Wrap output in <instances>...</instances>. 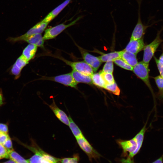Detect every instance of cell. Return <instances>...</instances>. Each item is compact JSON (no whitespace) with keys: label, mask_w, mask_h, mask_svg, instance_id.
I'll return each instance as SVG.
<instances>
[{"label":"cell","mask_w":163,"mask_h":163,"mask_svg":"<svg viewBox=\"0 0 163 163\" xmlns=\"http://www.w3.org/2000/svg\"><path fill=\"white\" fill-rule=\"evenodd\" d=\"M132 71L149 88L152 94L155 105V95L149 80L150 69L149 64L145 63L142 61L138 62L133 67Z\"/></svg>","instance_id":"cell-1"},{"label":"cell","mask_w":163,"mask_h":163,"mask_svg":"<svg viewBox=\"0 0 163 163\" xmlns=\"http://www.w3.org/2000/svg\"><path fill=\"white\" fill-rule=\"evenodd\" d=\"M163 29V28L158 31L154 40L144 47L142 60L144 62L149 64L158 46L163 42V39L160 37V34Z\"/></svg>","instance_id":"cell-2"},{"label":"cell","mask_w":163,"mask_h":163,"mask_svg":"<svg viewBox=\"0 0 163 163\" xmlns=\"http://www.w3.org/2000/svg\"><path fill=\"white\" fill-rule=\"evenodd\" d=\"M77 143L80 148L88 157L91 161L93 159H97L101 155L91 146L84 136L76 139Z\"/></svg>","instance_id":"cell-3"},{"label":"cell","mask_w":163,"mask_h":163,"mask_svg":"<svg viewBox=\"0 0 163 163\" xmlns=\"http://www.w3.org/2000/svg\"><path fill=\"white\" fill-rule=\"evenodd\" d=\"M49 23L42 20L24 34L17 37H9L7 40L9 42L15 43L20 41L22 39L29 36L36 34H41L45 30Z\"/></svg>","instance_id":"cell-4"},{"label":"cell","mask_w":163,"mask_h":163,"mask_svg":"<svg viewBox=\"0 0 163 163\" xmlns=\"http://www.w3.org/2000/svg\"><path fill=\"white\" fill-rule=\"evenodd\" d=\"M80 18V17H79L67 24H61L47 29L43 37L44 39L46 40L55 38L67 28L74 25Z\"/></svg>","instance_id":"cell-5"},{"label":"cell","mask_w":163,"mask_h":163,"mask_svg":"<svg viewBox=\"0 0 163 163\" xmlns=\"http://www.w3.org/2000/svg\"><path fill=\"white\" fill-rule=\"evenodd\" d=\"M57 57L70 66L73 70L90 76L94 73V71L92 68L84 61H71L61 57L58 56Z\"/></svg>","instance_id":"cell-6"},{"label":"cell","mask_w":163,"mask_h":163,"mask_svg":"<svg viewBox=\"0 0 163 163\" xmlns=\"http://www.w3.org/2000/svg\"><path fill=\"white\" fill-rule=\"evenodd\" d=\"M41 79L54 81L66 86L77 88L78 83L74 80L71 73L52 77H43Z\"/></svg>","instance_id":"cell-7"},{"label":"cell","mask_w":163,"mask_h":163,"mask_svg":"<svg viewBox=\"0 0 163 163\" xmlns=\"http://www.w3.org/2000/svg\"><path fill=\"white\" fill-rule=\"evenodd\" d=\"M84 61L89 65L96 72L100 66L102 62L98 57L95 56L88 53L86 51L77 46Z\"/></svg>","instance_id":"cell-8"},{"label":"cell","mask_w":163,"mask_h":163,"mask_svg":"<svg viewBox=\"0 0 163 163\" xmlns=\"http://www.w3.org/2000/svg\"><path fill=\"white\" fill-rule=\"evenodd\" d=\"M150 26L145 25L142 23L139 9L137 22L133 31L130 39L137 40L142 38L146 29Z\"/></svg>","instance_id":"cell-9"},{"label":"cell","mask_w":163,"mask_h":163,"mask_svg":"<svg viewBox=\"0 0 163 163\" xmlns=\"http://www.w3.org/2000/svg\"><path fill=\"white\" fill-rule=\"evenodd\" d=\"M145 46L143 37L137 40L130 39L124 50L136 55L143 50Z\"/></svg>","instance_id":"cell-10"},{"label":"cell","mask_w":163,"mask_h":163,"mask_svg":"<svg viewBox=\"0 0 163 163\" xmlns=\"http://www.w3.org/2000/svg\"><path fill=\"white\" fill-rule=\"evenodd\" d=\"M29 62L21 55L13 65L11 69V73L18 78L19 77L23 68Z\"/></svg>","instance_id":"cell-11"},{"label":"cell","mask_w":163,"mask_h":163,"mask_svg":"<svg viewBox=\"0 0 163 163\" xmlns=\"http://www.w3.org/2000/svg\"><path fill=\"white\" fill-rule=\"evenodd\" d=\"M48 106L56 117L60 121L66 125H69V117L64 111L58 107L56 104L54 99H53L52 103Z\"/></svg>","instance_id":"cell-12"},{"label":"cell","mask_w":163,"mask_h":163,"mask_svg":"<svg viewBox=\"0 0 163 163\" xmlns=\"http://www.w3.org/2000/svg\"><path fill=\"white\" fill-rule=\"evenodd\" d=\"M71 0H65L50 12L42 20L49 23L69 4Z\"/></svg>","instance_id":"cell-13"},{"label":"cell","mask_w":163,"mask_h":163,"mask_svg":"<svg viewBox=\"0 0 163 163\" xmlns=\"http://www.w3.org/2000/svg\"><path fill=\"white\" fill-rule=\"evenodd\" d=\"M117 142L125 154L128 152L129 154L133 152L137 147L136 143L134 138L129 140H118Z\"/></svg>","instance_id":"cell-14"},{"label":"cell","mask_w":163,"mask_h":163,"mask_svg":"<svg viewBox=\"0 0 163 163\" xmlns=\"http://www.w3.org/2000/svg\"><path fill=\"white\" fill-rule=\"evenodd\" d=\"M146 123L140 131L133 137L136 142L137 147L133 152L129 154V157L131 158H133L138 152L142 146L146 130Z\"/></svg>","instance_id":"cell-15"},{"label":"cell","mask_w":163,"mask_h":163,"mask_svg":"<svg viewBox=\"0 0 163 163\" xmlns=\"http://www.w3.org/2000/svg\"><path fill=\"white\" fill-rule=\"evenodd\" d=\"M44 40L41 34H38L23 38L20 41L26 42L29 44L35 45L37 47L43 48Z\"/></svg>","instance_id":"cell-16"},{"label":"cell","mask_w":163,"mask_h":163,"mask_svg":"<svg viewBox=\"0 0 163 163\" xmlns=\"http://www.w3.org/2000/svg\"><path fill=\"white\" fill-rule=\"evenodd\" d=\"M75 82L79 83L92 84V81L90 76L85 74L74 70L71 72Z\"/></svg>","instance_id":"cell-17"},{"label":"cell","mask_w":163,"mask_h":163,"mask_svg":"<svg viewBox=\"0 0 163 163\" xmlns=\"http://www.w3.org/2000/svg\"><path fill=\"white\" fill-rule=\"evenodd\" d=\"M120 58L133 67L138 63L136 54L124 50L122 51Z\"/></svg>","instance_id":"cell-18"},{"label":"cell","mask_w":163,"mask_h":163,"mask_svg":"<svg viewBox=\"0 0 163 163\" xmlns=\"http://www.w3.org/2000/svg\"><path fill=\"white\" fill-rule=\"evenodd\" d=\"M37 47L35 45L29 44L24 49L21 55L29 62L34 58Z\"/></svg>","instance_id":"cell-19"},{"label":"cell","mask_w":163,"mask_h":163,"mask_svg":"<svg viewBox=\"0 0 163 163\" xmlns=\"http://www.w3.org/2000/svg\"><path fill=\"white\" fill-rule=\"evenodd\" d=\"M122 51H114L106 54H103L98 58L103 62L113 61L116 59L120 58Z\"/></svg>","instance_id":"cell-20"},{"label":"cell","mask_w":163,"mask_h":163,"mask_svg":"<svg viewBox=\"0 0 163 163\" xmlns=\"http://www.w3.org/2000/svg\"><path fill=\"white\" fill-rule=\"evenodd\" d=\"M91 77L93 84L98 87L104 88L107 84L101 71L98 73H94Z\"/></svg>","instance_id":"cell-21"},{"label":"cell","mask_w":163,"mask_h":163,"mask_svg":"<svg viewBox=\"0 0 163 163\" xmlns=\"http://www.w3.org/2000/svg\"><path fill=\"white\" fill-rule=\"evenodd\" d=\"M68 117L69 119L68 126L76 139L84 136L80 129L73 120L70 115Z\"/></svg>","instance_id":"cell-22"},{"label":"cell","mask_w":163,"mask_h":163,"mask_svg":"<svg viewBox=\"0 0 163 163\" xmlns=\"http://www.w3.org/2000/svg\"><path fill=\"white\" fill-rule=\"evenodd\" d=\"M153 78L158 89L157 97L159 99L162 100L163 99V78L160 75Z\"/></svg>","instance_id":"cell-23"},{"label":"cell","mask_w":163,"mask_h":163,"mask_svg":"<svg viewBox=\"0 0 163 163\" xmlns=\"http://www.w3.org/2000/svg\"><path fill=\"white\" fill-rule=\"evenodd\" d=\"M10 159L14 161L16 163H29L26 160L14 150L9 152Z\"/></svg>","instance_id":"cell-24"},{"label":"cell","mask_w":163,"mask_h":163,"mask_svg":"<svg viewBox=\"0 0 163 163\" xmlns=\"http://www.w3.org/2000/svg\"><path fill=\"white\" fill-rule=\"evenodd\" d=\"M104 88L115 95L118 96L120 94V89L115 82L111 84H107Z\"/></svg>","instance_id":"cell-25"},{"label":"cell","mask_w":163,"mask_h":163,"mask_svg":"<svg viewBox=\"0 0 163 163\" xmlns=\"http://www.w3.org/2000/svg\"><path fill=\"white\" fill-rule=\"evenodd\" d=\"M79 160V154L76 153L72 157L60 158L59 163H78Z\"/></svg>","instance_id":"cell-26"},{"label":"cell","mask_w":163,"mask_h":163,"mask_svg":"<svg viewBox=\"0 0 163 163\" xmlns=\"http://www.w3.org/2000/svg\"><path fill=\"white\" fill-rule=\"evenodd\" d=\"M113 62L117 65L126 70L133 71V67H132L120 58L116 59Z\"/></svg>","instance_id":"cell-27"},{"label":"cell","mask_w":163,"mask_h":163,"mask_svg":"<svg viewBox=\"0 0 163 163\" xmlns=\"http://www.w3.org/2000/svg\"><path fill=\"white\" fill-rule=\"evenodd\" d=\"M113 62L108 61L106 62L101 71L102 73H113Z\"/></svg>","instance_id":"cell-28"},{"label":"cell","mask_w":163,"mask_h":163,"mask_svg":"<svg viewBox=\"0 0 163 163\" xmlns=\"http://www.w3.org/2000/svg\"><path fill=\"white\" fill-rule=\"evenodd\" d=\"M101 73L107 84H111L115 82L113 73Z\"/></svg>","instance_id":"cell-29"},{"label":"cell","mask_w":163,"mask_h":163,"mask_svg":"<svg viewBox=\"0 0 163 163\" xmlns=\"http://www.w3.org/2000/svg\"><path fill=\"white\" fill-rule=\"evenodd\" d=\"M9 151L2 145L0 144V158H8Z\"/></svg>","instance_id":"cell-30"},{"label":"cell","mask_w":163,"mask_h":163,"mask_svg":"<svg viewBox=\"0 0 163 163\" xmlns=\"http://www.w3.org/2000/svg\"><path fill=\"white\" fill-rule=\"evenodd\" d=\"M2 145L9 151L14 150L13 148L12 142L10 137L8 138Z\"/></svg>","instance_id":"cell-31"},{"label":"cell","mask_w":163,"mask_h":163,"mask_svg":"<svg viewBox=\"0 0 163 163\" xmlns=\"http://www.w3.org/2000/svg\"><path fill=\"white\" fill-rule=\"evenodd\" d=\"M155 63L159 71L160 75L163 78V64H160L158 61V59L155 56H153Z\"/></svg>","instance_id":"cell-32"},{"label":"cell","mask_w":163,"mask_h":163,"mask_svg":"<svg viewBox=\"0 0 163 163\" xmlns=\"http://www.w3.org/2000/svg\"><path fill=\"white\" fill-rule=\"evenodd\" d=\"M9 137L8 134L0 132V144L3 145Z\"/></svg>","instance_id":"cell-33"},{"label":"cell","mask_w":163,"mask_h":163,"mask_svg":"<svg viewBox=\"0 0 163 163\" xmlns=\"http://www.w3.org/2000/svg\"><path fill=\"white\" fill-rule=\"evenodd\" d=\"M8 126L6 124L0 123V132L8 134Z\"/></svg>","instance_id":"cell-34"},{"label":"cell","mask_w":163,"mask_h":163,"mask_svg":"<svg viewBox=\"0 0 163 163\" xmlns=\"http://www.w3.org/2000/svg\"><path fill=\"white\" fill-rule=\"evenodd\" d=\"M122 163H135L133 160L131 159V158L128 157L126 159H122L120 160Z\"/></svg>","instance_id":"cell-35"},{"label":"cell","mask_w":163,"mask_h":163,"mask_svg":"<svg viewBox=\"0 0 163 163\" xmlns=\"http://www.w3.org/2000/svg\"><path fill=\"white\" fill-rule=\"evenodd\" d=\"M158 62L161 64H163V47L162 48V52L159 58L158 59Z\"/></svg>","instance_id":"cell-36"},{"label":"cell","mask_w":163,"mask_h":163,"mask_svg":"<svg viewBox=\"0 0 163 163\" xmlns=\"http://www.w3.org/2000/svg\"><path fill=\"white\" fill-rule=\"evenodd\" d=\"M3 103V97L2 90L0 88V106Z\"/></svg>","instance_id":"cell-37"},{"label":"cell","mask_w":163,"mask_h":163,"mask_svg":"<svg viewBox=\"0 0 163 163\" xmlns=\"http://www.w3.org/2000/svg\"><path fill=\"white\" fill-rule=\"evenodd\" d=\"M163 155L152 163H162Z\"/></svg>","instance_id":"cell-38"},{"label":"cell","mask_w":163,"mask_h":163,"mask_svg":"<svg viewBox=\"0 0 163 163\" xmlns=\"http://www.w3.org/2000/svg\"><path fill=\"white\" fill-rule=\"evenodd\" d=\"M3 163H16L14 161L11 159L6 161Z\"/></svg>","instance_id":"cell-39"}]
</instances>
